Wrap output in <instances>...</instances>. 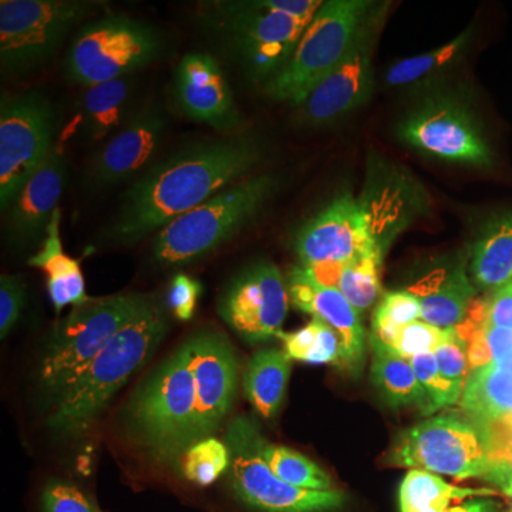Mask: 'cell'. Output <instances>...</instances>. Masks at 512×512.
Segmentation results:
<instances>
[{
	"mask_svg": "<svg viewBox=\"0 0 512 512\" xmlns=\"http://www.w3.org/2000/svg\"><path fill=\"white\" fill-rule=\"evenodd\" d=\"M79 0H2L0 63L3 72H28L55 55L79 23L99 9Z\"/></svg>",
	"mask_w": 512,
	"mask_h": 512,
	"instance_id": "obj_8",
	"label": "cell"
},
{
	"mask_svg": "<svg viewBox=\"0 0 512 512\" xmlns=\"http://www.w3.org/2000/svg\"><path fill=\"white\" fill-rule=\"evenodd\" d=\"M185 343L195 384V444L217 433L231 412L237 396L239 366L231 343L220 332L202 330Z\"/></svg>",
	"mask_w": 512,
	"mask_h": 512,
	"instance_id": "obj_14",
	"label": "cell"
},
{
	"mask_svg": "<svg viewBox=\"0 0 512 512\" xmlns=\"http://www.w3.org/2000/svg\"><path fill=\"white\" fill-rule=\"evenodd\" d=\"M289 291L278 266L258 262L249 266L222 293L221 318L247 342L278 338L288 315Z\"/></svg>",
	"mask_w": 512,
	"mask_h": 512,
	"instance_id": "obj_15",
	"label": "cell"
},
{
	"mask_svg": "<svg viewBox=\"0 0 512 512\" xmlns=\"http://www.w3.org/2000/svg\"><path fill=\"white\" fill-rule=\"evenodd\" d=\"M508 417H511V419H512V413H511V414H510V416H508Z\"/></svg>",
	"mask_w": 512,
	"mask_h": 512,
	"instance_id": "obj_50",
	"label": "cell"
},
{
	"mask_svg": "<svg viewBox=\"0 0 512 512\" xmlns=\"http://www.w3.org/2000/svg\"><path fill=\"white\" fill-rule=\"evenodd\" d=\"M66 181V164L59 151L52 153L40 165L28 183L16 194L6 208V224L18 241H35L46 237V229L57 210Z\"/></svg>",
	"mask_w": 512,
	"mask_h": 512,
	"instance_id": "obj_21",
	"label": "cell"
},
{
	"mask_svg": "<svg viewBox=\"0 0 512 512\" xmlns=\"http://www.w3.org/2000/svg\"><path fill=\"white\" fill-rule=\"evenodd\" d=\"M178 463L188 481L205 487L217 481L228 470L231 458L225 441L208 437L192 444Z\"/></svg>",
	"mask_w": 512,
	"mask_h": 512,
	"instance_id": "obj_35",
	"label": "cell"
},
{
	"mask_svg": "<svg viewBox=\"0 0 512 512\" xmlns=\"http://www.w3.org/2000/svg\"><path fill=\"white\" fill-rule=\"evenodd\" d=\"M133 84L127 77L86 87L82 110L84 123L93 140L116 134L126 124Z\"/></svg>",
	"mask_w": 512,
	"mask_h": 512,
	"instance_id": "obj_27",
	"label": "cell"
},
{
	"mask_svg": "<svg viewBox=\"0 0 512 512\" xmlns=\"http://www.w3.org/2000/svg\"><path fill=\"white\" fill-rule=\"evenodd\" d=\"M201 285L187 275H177L171 282L168 292V305L180 320H190L197 306Z\"/></svg>",
	"mask_w": 512,
	"mask_h": 512,
	"instance_id": "obj_42",
	"label": "cell"
},
{
	"mask_svg": "<svg viewBox=\"0 0 512 512\" xmlns=\"http://www.w3.org/2000/svg\"><path fill=\"white\" fill-rule=\"evenodd\" d=\"M26 301V289L18 275L0 278V338L6 339L20 318Z\"/></svg>",
	"mask_w": 512,
	"mask_h": 512,
	"instance_id": "obj_40",
	"label": "cell"
},
{
	"mask_svg": "<svg viewBox=\"0 0 512 512\" xmlns=\"http://www.w3.org/2000/svg\"><path fill=\"white\" fill-rule=\"evenodd\" d=\"M400 136L421 153L456 163H490V150L463 104L446 97L427 100L400 127Z\"/></svg>",
	"mask_w": 512,
	"mask_h": 512,
	"instance_id": "obj_16",
	"label": "cell"
},
{
	"mask_svg": "<svg viewBox=\"0 0 512 512\" xmlns=\"http://www.w3.org/2000/svg\"><path fill=\"white\" fill-rule=\"evenodd\" d=\"M252 437H254L255 448L259 456L268 464L272 473L281 478L284 483L303 488V490H336L332 477L318 464L313 463L311 458L303 456V454L291 450V448L269 443L259 433L256 424L252 429Z\"/></svg>",
	"mask_w": 512,
	"mask_h": 512,
	"instance_id": "obj_30",
	"label": "cell"
},
{
	"mask_svg": "<svg viewBox=\"0 0 512 512\" xmlns=\"http://www.w3.org/2000/svg\"><path fill=\"white\" fill-rule=\"evenodd\" d=\"M464 410L478 424L504 419L512 413V376L491 365L470 373L463 392Z\"/></svg>",
	"mask_w": 512,
	"mask_h": 512,
	"instance_id": "obj_28",
	"label": "cell"
},
{
	"mask_svg": "<svg viewBox=\"0 0 512 512\" xmlns=\"http://www.w3.org/2000/svg\"><path fill=\"white\" fill-rule=\"evenodd\" d=\"M512 512V511H511Z\"/></svg>",
	"mask_w": 512,
	"mask_h": 512,
	"instance_id": "obj_51",
	"label": "cell"
},
{
	"mask_svg": "<svg viewBox=\"0 0 512 512\" xmlns=\"http://www.w3.org/2000/svg\"><path fill=\"white\" fill-rule=\"evenodd\" d=\"M420 319L421 303L414 293H386L373 315L372 343L392 349L402 329Z\"/></svg>",
	"mask_w": 512,
	"mask_h": 512,
	"instance_id": "obj_34",
	"label": "cell"
},
{
	"mask_svg": "<svg viewBox=\"0 0 512 512\" xmlns=\"http://www.w3.org/2000/svg\"><path fill=\"white\" fill-rule=\"evenodd\" d=\"M148 303L140 293L89 299L57 323L39 365L40 387L53 402Z\"/></svg>",
	"mask_w": 512,
	"mask_h": 512,
	"instance_id": "obj_5",
	"label": "cell"
},
{
	"mask_svg": "<svg viewBox=\"0 0 512 512\" xmlns=\"http://www.w3.org/2000/svg\"><path fill=\"white\" fill-rule=\"evenodd\" d=\"M498 367H501V369L505 370V372L510 373L512 376V357L510 359L504 360V362L501 363H495Z\"/></svg>",
	"mask_w": 512,
	"mask_h": 512,
	"instance_id": "obj_48",
	"label": "cell"
},
{
	"mask_svg": "<svg viewBox=\"0 0 512 512\" xmlns=\"http://www.w3.org/2000/svg\"><path fill=\"white\" fill-rule=\"evenodd\" d=\"M285 350H258L244 373V392L255 412L264 419H274L284 403L292 369Z\"/></svg>",
	"mask_w": 512,
	"mask_h": 512,
	"instance_id": "obj_24",
	"label": "cell"
},
{
	"mask_svg": "<svg viewBox=\"0 0 512 512\" xmlns=\"http://www.w3.org/2000/svg\"><path fill=\"white\" fill-rule=\"evenodd\" d=\"M446 336L447 329H440L424 320H417L402 329L390 350L410 360L413 356L434 352Z\"/></svg>",
	"mask_w": 512,
	"mask_h": 512,
	"instance_id": "obj_38",
	"label": "cell"
},
{
	"mask_svg": "<svg viewBox=\"0 0 512 512\" xmlns=\"http://www.w3.org/2000/svg\"><path fill=\"white\" fill-rule=\"evenodd\" d=\"M383 249L372 212L350 192L339 195L299 231L295 251L305 268L342 266Z\"/></svg>",
	"mask_w": 512,
	"mask_h": 512,
	"instance_id": "obj_13",
	"label": "cell"
},
{
	"mask_svg": "<svg viewBox=\"0 0 512 512\" xmlns=\"http://www.w3.org/2000/svg\"><path fill=\"white\" fill-rule=\"evenodd\" d=\"M131 439L156 463L180 461L192 444L195 384L187 343L148 376L127 406Z\"/></svg>",
	"mask_w": 512,
	"mask_h": 512,
	"instance_id": "obj_3",
	"label": "cell"
},
{
	"mask_svg": "<svg viewBox=\"0 0 512 512\" xmlns=\"http://www.w3.org/2000/svg\"><path fill=\"white\" fill-rule=\"evenodd\" d=\"M55 111L37 93L3 97L0 106V207L5 211L53 150Z\"/></svg>",
	"mask_w": 512,
	"mask_h": 512,
	"instance_id": "obj_11",
	"label": "cell"
},
{
	"mask_svg": "<svg viewBox=\"0 0 512 512\" xmlns=\"http://www.w3.org/2000/svg\"><path fill=\"white\" fill-rule=\"evenodd\" d=\"M389 463L467 480L484 477L490 461L477 427L456 414H444L400 433Z\"/></svg>",
	"mask_w": 512,
	"mask_h": 512,
	"instance_id": "obj_10",
	"label": "cell"
},
{
	"mask_svg": "<svg viewBox=\"0 0 512 512\" xmlns=\"http://www.w3.org/2000/svg\"><path fill=\"white\" fill-rule=\"evenodd\" d=\"M275 190V178L262 174L218 192L158 231L153 242L154 261L183 265L210 254L254 220Z\"/></svg>",
	"mask_w": 512,
	"mask_h": 512,
	"instance_id": "obj_4",
	"label": "cell"
},
{
	"mask_svg": "<svg viewBox=\"0 0 512 512\" xmlns=\"http://www.w3.org/2000/svg\"><path fill=\"white\" fill-rule=\"evenodd\" d=\"M495 491L487 488H460L446 483L430 471L410 470L400 487V512H419L429 508H448L451 501L468 497H487Z\"/></svg>",
	"mask_w": 512,
	"mask_h": 512,
	"instance_id": "obj_31",
	"label": "cell"
},
{
	"mask_svg": "<svg viewBox=\"0 0 512 512\" xmlns=\"http://www.w3.org/2000/svg\"><path fill=\"white\" fill-rule=\"evenodd\" d=\"M437 366L441 375L451 382L466 386L470 376L468 363V345L466 340L458 335L457 329H447V336L434 350Z\"/></svg>",
	"mask_w": 512,
	"mask_h": 512,
	"instance_id": "obj_37",
	"label": "cell"
},
{
	"mask_svg": "<svg viewBox=\"0 0 512 512\" xmlns=\"http://www.w3.org/2000/svg\"><path fill=\"white\" fill-rule=\"evenodd\" d=\"M383 249H375L362 258L342 266L303 268L320 284L338 289L357 312L363 313L376 302L382 292L380 266Z\"/></svg>",
	"mask_w": 512,
	"mask_h": 512,
	"instance_id": "obj_25",
	"label": "cell"
},
{
	"mask_svg": "<svg viewBox=\"0 0 512 512\" xmlns=\"http://www.w3.org/2000/svg\"><path fill=\"white\" fill-rule=\"evenodd\" d=\"M372 345L375 353L372 365L373 386L384 402L393 407L417 406L421 413L430 414L429 397L421 387L410 360L384 346L376 343Z\"/></svg>",
	"mask_w": 512,
	"mask_h": 512,
	"instance_id": "obj_26",
	"label": "cell"
},
{
	"mask_svg": "<svg viewBox=\"0 0 512 512\" xmlns=\"http://www.w3.org/2000/svg\"><path fill=\"white\" fill-rule=\"evenodd\" d=\"M470 33V30H467L446 45L430 50L424 55L407 57V59L394 63L387 70L386 83L392 87L410 86V84L441 72L463 55L468 40H470Z\"/></svg>",
	"mask_w": 512,
	"mask_h": 512,
	"instance_id": "obj_33",
	"label": "cell"
},
{
	"mask_svg": "<svg viewBox=\"0 0 512 512\" xmlns=\"http://www.w3.org/2000/svg\"><path fill=\"white\" fill-rule=\"evenodd\" d=\"M485 339L493 352L494 363H501L512 357V330L497 328L490 323H481Z\"/></svg>",
	"mask_w": 512,
	"mask_h": 512,
	"instance_id": "obj_45",
	"label": "cell"
},
{
	"mask_svg": "<svg viewBox=\"0 0 512 512\" xmlns=\"http://www.w3.org/2000/svg\"><path fill=\"white\" fill-rule=\"evenodd\" d=\"M254 424L247 417H235L225 433L229 484L242 504L259 512H333L345 507L348 498L342 491L303 490L276 477L256 451Z\"/></svg>",
	"mask_w": 512,
	"mask_h": 512,
	"instance_id": "obj_9",
	"label": "cell"
},
{
	"mask_svg": "<svg viewBox=\"0 0 512 512\" xmlns=\"http://www.w3.org/2000/svg\"><path fill=\"white\" fill-rule=\"evenodd\" d=\"M218 28L227 36L248 72L274 77L288 62L308 26L262 2L218 5Z\"/></svg>",
	"mask_w": 512,
	"mask_h": 512,
	"instance_id": "obj_12",
	"label": "cell"
},
{
	"mask_svg": "<svg viewBox=\"0 0 512 512\" xmlns=\"http://www.w3.org/2000/svg\"><path fill=\"white\" fill-rule=\"evenodd\" d=\"M421 303V320L440 329H453L467 319L474 286L464 268L437 269L413 286Z\"/></svg>",
	"mask_w": 512,
	"mask_h": 512,
	"instance_id": "obj_22",
	"label": "cell"
},
{
	"mask_svg": "<svg viewBox=\"0 0 512 512\" xmlns=\"http://www.w3.org/2000/svg\"><path fill=\"white\" fill-rule=\"evenodd\" d=\"M261 158V143L245 134L184 147L151 168L127 191L110 237L121 244H136L247 178Z\"/></svg>",
	"mask_w": 512,
	"mask_h": 512,
	"instance_id": "obj_1",
	"label": "cell"
},
{
	"mask_svg": "<svg viewBox=\"0 0 512 512\" xmlns=\"http://www.w3.org/2000/svg\"><path fill=\"white\" fill-rule=\"evenodd\" d=\"M161 46L153 26L128 16H104L77 32L67 55V74L86 87L123 79L157 59Z\"/></svg>",
	"mask_w": 512,
	"mask_h": 512,
	"instance_id": "obj_7",
	"label": "cell"
},
{
	"mask_svg": "<svg viewBox=\"0 0 512 512\" xmlns=\"http://www.w3.org/2000/svg\"><path fill=\"white\" fill-rule=\"evenodd\" d=\"M60 221L62 214L57 208L46 229L42 248L37 254L30 256L28 261L32 268L45 272L47 293L57 313L62 312L67 306L76 308L90 299L86 293V281L80 262L64 252L60 239Z\"/></svg>",
	"mask_w": 512,
	"mask_h": 512,
	"instance_id": "obj_23",
	"label": "cell"
},
{
	"mask_svg": "<svg viewBox=\"0 0 512 512\" xmlns=\"http://www.w3.org/2000/svg\"><path fill=\"white\" fill-rule=\"evenodd\" d=\"M446 508H429V510H423L419 512H443Z\"/></svg>",
	"mask_w": 512,
	"mask_h": 512,
	"instance_id": "obj_49",
	"label": "cell"
},
{
	"mask_svg": "<svg viewBox=\"0 0 512 512\" xmlns=\"http://www.w3.org/2000/svg\"><path fill=\"white\" fill-rule=\"evenodd\" d=\"M43 512H101L96 503L76 485L52 480L42 493Z\"/></svg>",
	"mask_w": 512,
	"mask_h": 512,
	"instance_id": "obj_39",
	"label": "cell"
},
{
	"mask_svg": "<svg viewBox=\"0 0 512 512\" xmlns=\"http://www.w3.org/2000/svg\"><path fill=\"white\" fill-rule=\"evenodd\" d=\"M289 299L299 311L323 320L335 329L342 340L343 369L357 373L362 370L366 355V330L362 313L332 286L320 284L303 266L289 274Z\"/></svg>",
	"mask_w": 512,
	"mask_h": 512,
	"instance_id": "obj_18",
	"label": "cell"
},
{
	"mask_svg": "<svg viewBox=\"0 0 512 512\" xmlns=\"http://www.w3.org/2000/svg\"><path fill=\"white\" fill-rule=\"evenodd\" d=\"M484 303V322L490 325L512 330V281L501 286Z\"/></svg>",
	"mask_w": 512,
	"mask_h": 512,
	"instance_id": "obj_43",
	"label": "cell"
},
{
	"mask_svg": "<svg viewBox=\"0 0 512 512\" xmlns=\"http://www.w3.org/2000/svg\"><path fill=\"white\" fill-rule=\"evenodd\" d=\"M167 120L154 107L131 114L123 127L101 147L90 164L89 177L97 187L130 180L160 147Z\"/></svg>",
	"mask_w": 512,
	"mask_h": 512,
	"instance_id": "obj_19",
	"label": "cell"
},
{
	"mask_svg": "<svg viewBox=\"0 0 512 512\" xmlns=\"http://www.w3.org/2000/svg\"><path fill=\"white\" fill-rule=\"evenodd\" d=\"M478 433L483 440L488 461H505L512 463V419L488 421L478 424Z\"/></svg>",
	"mask_w": 512,
	"mask_h": 512,
	"instance_id": "obj_41",
	"label": "cell"
},
{
	"mask_svg": "<svg viewBox=\"0 0 512 512\" xmlns=\"http://www.w3.org/2000/svg\"><path fill=\"white\" fill-rule=\"evenodd\" d=\"M175 100L191 120L220 130L237 126L231 87L220 64L207 53L184 56L175 72Z\"/></svg>",
	"mask_w": 512,
	"mask_h": 512,
	"instance_id": "obj_20",
	"label": "cell"
},
{
	"mask_svg": "<svg viewBox=\"0 0 512 512\" xmlns=\"http://www.w3.org/2000/svg\"><path fill=\"white\" fill-rule=\"evenodd\" d=\"M278 339L284 343L291 360L309 365H333L343 369L342 340L335 329L318 318L296 332H281Z\"/></svg>",
	"mask_w": 512,
	"mask_h": 512,
	"instance_id": "obj_32",
	"label": "cell"
},
{
	"mask_svg": "<svg viewBox=\"0 0 512 512\" xmlns=\"http://www.w3.org/2000/svg\"><path fill=\"white\" fill-rule=\"evenodd\" d=\"M495 505L493 501L488 500H473L467 501L463 505L457 507L446 508L443 512H494Z\"/></svg>",
	"mask_w": 512,
	"mask_h": 512,
	"instance_id": "obj_47",
	"label": "cell"
},
{
	"mask_svg": "<svg viewBox=\"0 0 512 512\" xmlns=\"http://www.w3.org/2000/svg\"><path fill=\"white\" fill-rule=\"evenodd\" d=\"M264 2L268 8L291 16L306 26L311 25L316 13L323 5L319 0H264Z\"/></svg>",
	"mask_w": 512,
	"mask_h": 512,
	"instance_id": "obj_44",
	"label": "cell"
},
{
	"mask_svg": "<svg viewBox=\"0 0 512 512\" xmlns=\"http://www.w3.org/2000/svg\"><path fill=\"white\" fill-rule=\"evenodd\" d=\"M382 10L373 12L342 62L302 104L303 120L328 124L363 106L373 92V50L382 28Z\"/></svg>",
	"mask_w": 512,
	"mask_h": 512,
	"instance_id": "obj_17",
	"label": "cell"
},
{
	"mask_svg": "<svg viewBox=\"0 0 512 512\" xmlns=\"http://www.w3.org/2000/svg\"><path fill=\"white\" fill-rule=\"evenodd\" d=\"M471 272L483 288H501L512 281V214L485 229L474 248Z\"/></svg>",
	"mask_w": 512,
	"mask_h": 512,
	"instance_id": "obj_29",
	"label": "cell"
},
{
	"mask_svg": "<svg viewBox=\"0 0 512 512\" xmlns=\"http://www.w3.org/2000/svg\"><path fill=\"white\" fill-rule=\"evenodd\" d=\"M373 12L375 6L367 0L323 2L288 62L266 83V93L302 104L348 55Z\"/></svg>",
	"mask_w": 512,
	"mask_h": 512,
	"instance_id": "obj_6",
	"label": "cell"
},
{
	"mask_svg": "<svg viewBox=\"0 0 512 512\" xmlns=\"http://www.w3.org/2000/svg\"><path fill=\"white\" fill-rule=\"evenodd\" d=\"M414 373L430 400L431 413L441 407L453 406L460 400L464 386L451 382L441 375L434 353H423L410 359Z\"/></svg>",
	"mask_w": 512,
	"mask_h": 512,
	"instance_id": "obj_36",
	"label": "cell"
},
{
	"mask_svg": "<svg viewBox=\"0 0 512 512\" xmlns=\"http://www.w3.org/2000/svg\"><path fill=\"white\" fill-rule=\"evenodd\" d=\"M167 332V316L150 301L53 402L50 429L69 437L89 431L111 397L150 362Z\"/></svg>",
	"mask_w": 512,
	"mask_h": 512,
	"instance_id": "obj_2",
	"label": "cell"
},
{
	"mask_svg": "<svg viewBox=\"0 0 512 512\" xmlns=\"http://www.w3.org/2000/svg\"><path fill=\"white\" fill-rule=\"evenodd\" d=\"M484 478L497 485L508 497H512V463H505V461L491 463Z\"/></svg>",
	"mask_w": 512,
	"mask_h": 512,
	"instance_id": "obj_46",
	"label": "cell"
}]
</instances>
